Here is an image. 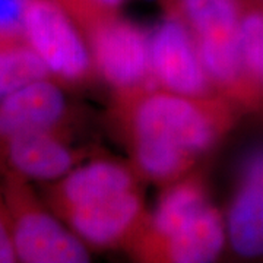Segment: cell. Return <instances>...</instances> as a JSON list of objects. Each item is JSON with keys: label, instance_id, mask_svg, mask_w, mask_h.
Here are the masks:
<instances>
[{"label": "cell", "instance_id": "obj_5", "mask_svg": "<svg viewBox=\"0 0 263 263\" xmlns=\"http://www.w3.org/2000/svg\"><path fill=\"white\" fill-rule=\"evenodd\" d=\"M85 38L97 75L116 95L155 86L151 76L149 34L120 15L95 25Z\"/></svg>", "mask_w": 263, "mask_h": 263}, {"label": "cell", "instance_id": "obj_4", "mask_svg": "<svg viewBox=\"0 0 263 263\" xmlns=\"http://www.w3.org/2000/svg\"><path fill=\"white\" fill-rule=\"evenodd\" d=\"M24 38L50 78L65 88L88 84L97 75L84 32L54 0H29Z\"/></svg>", "mask_w": 263, "mask_h": 263}, {"label": "cell", "instance_id": "obj_19", "mask_svg": "<svg viewBox=\"0 0 263 263\" xmlns=\"http://www.w3.org/2000/svg\"><path fill=\"white\" fill-rule=\"evenodd\" d=\"M245 2H250V3H259V5H263V0H245Z\"/></svg>", "mask_w": 263, "mask_h": 263}, {"label": "cell", "instance_id": "obj_8", "mask_svg": "<svg viewBox=\"0 0 263 263\" xmlns=\"http://www.w3.org/2000/svg\"><path fill=\"white\" fill-rule=\"evenodd\" d=\"M59 216L89 249L126 247L146 216L145 199L138 186L67 208Z\"/></svg>", "mask_w": 263, "mask_h": 263}, {"label": "cell", "instance_id": "obj_16", "mask_svg": "<svg viewBox=\"0 0 263 263\" xmlns=\"http://www.w3.org/2000/svg\"><path fill=\"white\" fill-rule=\"evenodd\" d=\"M70 15L84 35L95 25L119 16L124 0H54Z\"/></svg>", "mask_w": 263, "mask_h": 263}, {"label": "cell", "instance_id": "obj_11", "mask_svg": "<svg viewBox=\"0 0 263 263\" xmlns=\"http://www.w3.org/2000/svg\"><path fill=\"white\" fill-rule=\"evenodd\" d=\"M63 85L43 78L0 100V145L27 132H69L70 103Z\"/></svg>", "mask_w": 263, "mask_h": 263}, {"label": "cell", "instance_id": "obj_15", "mask_svg": "<svg viewBox=\"0 0 263 263\" xmlns=\"http://www.w3.org/2000/svg\"><path fill=\"white\" fill-rule=\"evenodd\" d=\"M48 76L47 67L27 44L0 47V100L24 85Z\"/></svg>", "mask_w": 263, "mask_h": 263}, {"label": "cell", "instance_id": "obj_6", "mask_svg": "<svg viewBox=\"0 0 263 263\" xmlns=\"http://www.w3.org/2000/svg\"><path fill=\"white\" fill-rule=\"evenodd\" d=\"M151 76L155 86L192 98L221 97L199 56L195 38L181 19L165 12L149 34Z\"/></svg>", "mask_w": 263, "mask_h": 263}, {"label": "cell", "instance_id": "obj_7", "mask_svg": "<svg viewBox=\"0 0 263 263\" xmlns=\"http://www.w3.org/2000/svg\"><path fill=\"white\" fill-rule=\"evenodd\" d=\"M222 214L233 254L263 259V139L238 157Z\"/></svg>", "mask_w": 263, "mask_h": 263}, {"label": "cell", "instance_id": "obj_9", "mask_svg": "<svg viewBox=\"0 0 263 263\" xmlns=\"http://www.w3.org/2000/svg\"><path fill=\"white\" fill-rule=\"evenodd\" d=\"M85 148H76L67 132L21 133L0 145V176L12 174L29 183L48 184L84 162Z\"/></svg>", "mask_w": 263, "mask_h": 263}, {"label": "cell", "instance_id": "obj_2", "mask_svg": "<svg viewBox=\"0 0 263 263\" xmlns=\"http://www.w3.org/2000/svg\"><path fill=\"white\" fill-rule=\"evenodd\" d=\"M195 38L199 56L218 95L241 111L260 110L245 73L240 50V0H162Z\"/></svg>", "mask_w": 263, "mask_h": 263}, {"label": "cell", "instance_id": "obj_3", "mask_svg": "<svg viewBox=\"0 0 263 263\" xmlns=\"http://www.w3.org/2000/svg\"><path fill=\"white\" fill-rule=\"evenodd\" d=\"M27 180L0 176V193L8 209L18 262L86 263L91 249L38 197Z\"/></svg>", "mask_w": 263, "mask_h": 263}, {"label": "cell", "instance_id": "obj_10", "mask_svg": "<svg viewBox=\"0 0 263 263\" xmlns=\"http://www.w3.org/2000/svg\"><path fill=\"white\" fill-rule=\"evenodd\" d=\"M211 202L206 180L199 170L164 186L157 205L146 212L139 230L126 246L127 252L138 260L149 262L152 253L167 238L181 230Z\"/></svg>", "mask_w": 263, "mask_h": 263}, {"label": "cell", "instance_id": "obj_18", "mask_svg": "<svg viewBox=\"0 0 263 263\" xmlns=\"http://www.w3.org/2000/svg\"><path fill=\"white\" fill-rule=\"evenodd\" d=\"M18 262L12 228H10L9 214L5 205L3 196L0 193V263H13Z\"/></svg>", "mask_w": 263, "mask_h": 263}, {"label": "cell", "instance_id": "obj_14", "mask_svg": "<svg viewBox=\"0 0 263 263\" xmlns=\"http://www.w3.org/2000/svg\"><path fill=\"white\" fill-rule=\"evenodd\" d=\"M241 2L240 50L247 81L263 108V5Z\"/></svg>", "mask_w": 263, "mask_h": 263}, {"label": "cell", "instance_id": "obj_13", "mask_svg": "<svg viewBox=\"0 0 263 263\" xmlns=\"http://www.w3.org/2000/svg\"><path fill=\"white\" fill-rule=\"evenodd\" d=\"M228 247L222 209L208 203L192 221L167 238L152 253L149 262L211 263Z\"/></svg>", "mask_w": 263, "mask_h": 263}, {"label": "cell", "instance_id": "obj_17", "mask_svg": "<svg viewBox=\"0 0 263 263\" xmlns=\"http://www.w3.org/2000/svg\"><path fill=\"white\" fill-rule=\"evenodd\" d=\"M29 0H0V47L25 44L24 24Z\"/></svg>", "mask_w": 263, "mask_h": 263}, {"label": "cell", "instance_id": "obj_1", "mask_svg": "<svg viewBox=\"0 0 263 263\" xmlns=\"http://www.w3.org/2000/svg\"><path fill=\"white\" fill-rule=\"evenodd\" d=\"M116 114L133 168L164 187L197 170L240 111L222 97L192 98L149 86L116 95Z\"/></svg>", "mask_w": 263, "mask_h": 263}, {"label": "cell", "instance_id": "obj_12", "mask_svg": "<svg viewBox=\"0 0 263 263\" xmlns=\"http://www.w3.org/2000/svg\"><path fill=\"white\" fill-rule=\"evenodd\" d=\"M141 176L129 162L111 158H95L76 165L69 174L48 183L43 199L57 215L67 208L141 186Z\"/></svg>", "mask_w": 263, "mask_h": 263}]
</instances>
